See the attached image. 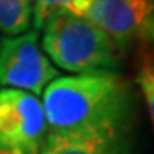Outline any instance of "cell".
<instances>
[{
    "instance_id": "obj_1",
    "label": "cell",
    "mask_w": 154,
    "mask_h": 154,
    "mask_svg": "<svg viewBox=\"0 0 154 154\" xmlns=\"http://www.w3.org/2000/svg\"><path fill=\"white\" fill-rule=\"evenodd\" d=\"M41 106L48 132L123 139L134 96L115 70H94L53 79L41 94Z\"/></svg>"
},
{
    "instance_id": "obj_2",
    "label": "cell",
    "mask_w": 154,
    "mask_h": 154,
    "mask_svg": "<svg viewBox=\"0 0 154 154\" xmlns=\"http://www.w3.org/2000/svg\"><path fill=\"white\" fill-rule=\"evenodd\" d=\"M43 53L55 67L72 74L115 70L120 63L115 43L82 16L58 9L43 22Z\"/></svg>"
},
{
    "instance_id": "obj_3",
    "label": "cell",
    "mask_w": 154,
    "mask_h": 154,
    "mask_svg": "<svg viewBox=\"0 0 154 154\" xmlns=\"http://www.w3.org/2000/svg\"><path fill=\"white\" fill-rule=\"evenodd\" d=\"M60 75L38 43V31L0 38V84L41 96L45 88Z\"/></svg>"
},
{
    "instance_id": "obj_4",
    "label": "cell",
    "mask_w": 154,
    "mask_h": 154,
    "mask_svg": "<svg viewBox=\"0 0 154 154\" xmlns=\"http://www.w3.org/2000/svg\"><path fill=\"white\" fill-rule=\"evenodd\" d=\"M48 127L36 96L19 89H0V152L39 154Z\"/></svg>"
},
{
    "instance_id": "obj_5",
    "label": "cell",
    "mask_w": 154,
    "mask_h": 154,
    "mask_svg": "<svg viewBox=\"0 0 154 154\" xmlns=\"http://www.w3.org/2000/svg\"><path fill=\"white\" fill-rule=\"evenodd\" d=\"M84 17L125 50L137 39H152L154 0H94Z\"/></svg>"
},
{
    "instance_id": "obj_6",
    "label": "cell",
    "mask_w": 154,
    "mask_h": 154,
    "mask_svg": "<svg viewBox=\"0 0 154 154\" xmlns=\"http://www.w3.org/2000/svg\"><path fill=\"white\" fill-rule=\"evenodd\" d=\"M39 154H128L123 139H105L72 132H46Z\"/></svg>"
},
{
    "instance_id": "obj_7",
    "label": "cell",
    "mask_w": 154,
    "mask_h": 154,
    "mask_svg": "<svg viewBox=\"0 0 154 154\" xmlns=\"http://www.w3.org/2000/svg\"><path fill=\"white\" fill-rule=\"evenodd\" d=\"M33 26V0H0V33L19 36Z\"/></svg>"
},
{
    "instance_id": "obj_8",
    "label": "cell",
    "mask_w": 154,
    "mask_h": 154,
    "mask_svg": "<svg viewBox=\"0 0 154 154\" xmlns=\"http://www.w3.org/2000/svg\"><path fill=\"white\" fill-rule=\"evenodd\" d=\"M72 0H33V28L34 31L41 29L43 22L50 17L51 12L63 9L69 11Z\"/></svg>"
},
{
    "instance_id": "obj_9",
    "label": "cell",
    "mask_w": 154,
    "mask_h": 154,
    "mask_svg": "<svg viewBox=\"0 0 154 154\" xmlns=\"http://www.w3.org/2000/svg\"><path fill=\"white\" fill-rule=\"evenodd\" d=\"M139 84L142 89V94L146 98V105L149 110V116L152 120L154 116V69L149 58H144L140 72H139Z\"/></svg>"
},
{
    "instance_id": "obj_10",
    "label": "cell",
    "mask_w": 154,
    "mask_h": 154,
    "mask_svg": "<svg viewBox=\"0 0 154 154\" xmlns=\"http://www.w3.org/2000/svg\"><path fill=\"white\" fill-rule=\"evenodd\" d=\"M0 154H5V152H0Z\"/></svg>"
}]
</instances>
